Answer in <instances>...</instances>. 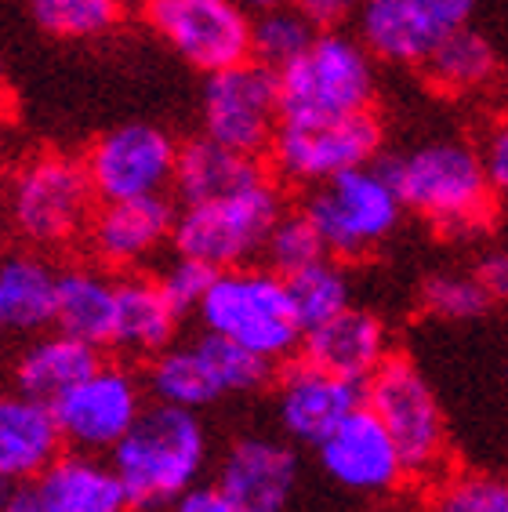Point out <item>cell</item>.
<instances>
[{
  "label": "cell",
  "instance_id": "obj_1",
  "mask_svg": "<svg viewBox=\"0 0 508 512\" xmlns=\"http://www.w3.org/2000/svg\"><path fill=\"white\" fill-rule=\"evenodd\" d=\"M403 207L436 226L443 237H472L494 215V189L479 149L461 138H429L378 160Z\"/></svg>",
  "mask_w": 508,
  "mask_h": 512
},
{
  "label": "cell",
  "instance_id": "obj_2",
  "mask_svg": "<svg viewBox=\"0 0 508 512\" xmlns=\"http://www.w3.org/2000/svg\"><path fill=\"white\" fill-rule=\"evenodd\" d=\"M109 462L124 483L131 509H164L200 483L207 465V429L196 411L157 400L109 451Z\"/></svg>",
  "mask_w": 508,
  "mask_h": 512
},
{
  "label": "cell",
  "instance_id": "obj_3",
  "mask_svg": "<svg viewBox=\"0 0 508 512\" xmlns=\"http://www.w3.org/2000/svg\"><path fill=\"white\" fill-rule=\"evenodd\" d=\"M196 316L204 331L244 345L273 364L302 353L305 327L294 309L287 276L269 266L218 269Z\"/></svg>",
  "mask_w": 508,
  "mask_h": 512
},
{
  "label": "cell",
  "instance_id": "obj_4",
  "mask_svg": "<svg viewBox=\"0 0 508 512\" xmlns=\"http://www.w3.org/2000/svg\"><path fill=\"white\" fill-rule=\"evenodd\" d=\"M360 37L316 33L305 55L280 69L284 120H338L367 113L378 95V66Z\"/></svg>",
  "mask_w": 508,
  "mask_h": 512
},
{
  "label": "cell",
  "instance_id": "obj_5",
  "mask_svg": "<svg viewBox=\"0 0 508 512\" xmlns=\"http://www.w3.org/2000/svg\"><path fill=\"white\" fill-rule=\"evenodd\" d=\"M284 211V193L265 175L262 182L236 189L229 197L182 204L171 247L178 255L200 258L211 269L251 266Z\"/></svg>",
  "mask_w": 508,
  "mask_h": 512
},
{
  "label": "cell",
  "instance_id": "obj_6",
  "mask_svg": "<svg viewBox=\"0 0 508 512\" xmlns=\"http://www.w3.org/2000/svg\"><path fill=\"white\" fill-rule=\"evenodd\" d=\"M302 211L320 229L327 255L356 262L378 251L396 233L403 218V200L378 160L342 171L305 193Z\"/></svg>",
  "mask_w": 508,
  "mask_h": 512
},
{
  "label": "cell",
  "instance_id": "obj_7",
  "mask_svg": "<svg viewBox=\"0 0 508 512\" xmlns=\"http://www.w3.org/2000/svg\"><path fill=\"white\" fill-rule=\"evenodd\" d=\"M95 186L84 160L66 153H37L8 182V222L26 244L62 247L88 233L95 215Z\"/></svg>",
  "mask_w": 508,
  "mask_h": 512
},
{
  "label": "cell",
  "instance_id": "obj_8",
  "mask_svg": "<svg viewBox=\"0 0 508 512\" xmlns=\"http://www.w3.org/2000/svg\"><path fill=\"white\" fill-rule=\"evenodd\" d=\"M367 407L378 414L403 454L411 480H429L443 469L447 422L429 378L407 356H385L367 378Z\"/></svg>",
  "mask_w": 508,
  "mask_h": 512
},
{
  "label": "cell",
  "instance_id": "obj_9",
  "mask_svg": "<svg viewBox=\"0 0 508 512\" xmlns=\"http://www.w3.org/2000/svg\"><path fill=\"white\" fill-rule=\"evenodd\" d=\"M381 146V120L367 109L338 120H284L269 146V160L284 182L313 189L342 171L381 160Z\"/></svg>",
  "mask_w": 508,
  "mask_h": 512
},
{
  "label": "cell",
  "instance_id": "obj_10",
  "mask_svg": "<svg viewBox=\"0 0 508 512\" xmlns=\"http://www.w3.org/2000/svg\"><path fill=\"white\" fill-rule=\"evenodd\" d=\"M200 124L207 138L236 153H247V157L269 153L276 128L284 124L280 73L254 59L207 73L204 95H200Z\"/></svg>",
  "mask_w": 508,
  "mask_h": 512
},
{
  "label": "cell",
  "instance_id": "obj_11",
  "mask_svg": "<svg viewBox=\"0 0 508 512\" xmlns=\"http://www.w3.org/2000/svg\"><path fill=\"white\" fill-rule=\"evenodd\" d=\"M142 19L200 73H218L251 59L254 15L236 0H142Z\"/></svg>",
  "mask_w": 508,
  "mask_h": 512
},
{
  "label": "cell",
  "instance_id": "obj_12",
  "mask_svg": "<svg viewBox=\"0 0 508 512\" xmlns=\"http://www.w3.org/2000/svg\"><path fill=\"white\" fill-rule=\"evenodd\" d=\"M178 149L182 146L157 124L127 120L91 142V149L84 153V168L102 204L164 197L167 189H175Z\"/></svg>",
  "mask_w": 508,
  "mask_h": 512
},
{
  "label": "cell",
  "instance_id": "obj_13",
  "mask_svg": "<svg viewBox=\"0 0 508 512\" xmlns=\"http://www.w3.org/2000/svg\"><path fill=\"white\" fill-rule=\"evenodd\" d=\"M51 407L66 444L84 454H109L138 422V414L146 411L142 382L117 364H102Z\"/></svg>",
  "mask_w": 508,
  "mask_h": 512
},
{
  "label": "cell",
  "instance_id": "obj_14",
  "mask_svg": "<svg viewBox=\"0 0 508 512\" xmlns=\"http://www.w3.org/2000/svg\"><path fill=\"white\" fill-rule=\"evenodd\" d=\"M367 404V382L334 375L298 356L276 382V418L291 440L320 447L352 411Z\"/></svg>",
  "mask_w": 508,
  "mask_h": 512
},
{
  "label": "cell",
  "instance_id": "obj_15",
  "mask_svg": "<svg viewBox=\"0 0 508 512\" xmlns=\"http://www.w3.org/2000/svg\"><path fill=\"white\" fill-rule=\"evenodd\" d=\"M131 509L113 462L69 451L30 483H11L0 512H124Z\"/></svg>",
  "mask_w": 508,
  "mask_h": 512
},
{
  "label": "cell",
  "instance_id": "obj_16",
  "mask_svg": "<svg viewBox=\"0 0 508 512\" xmlns=\"http://www.w3.org/2000/svg\"><path fill=\"white\" fill-rule=\"evenodd\" d=\"M316 454L323 473L352 494H392L403 480H411L392 433L367 404L352 411Z\"/></svg>",
  "mask_w": 508,
  "mask_h": 512
},
{
  "label": "cell",
  "instance_id": "obj_17",
  "mask_svg": "<svg viewBox=\"0 0 508 512\" xmlns=\"http://www.w3.org/2000/svg\"><path fill=\"white\" fill-rule=\"evenodd\" d=\"M178 211L167 197L106 200L88 222L91 255L106 269H138L157 258L175 237Z\"/></svg>",
  "mask_w": 508,
  "mask_h": 512
},
{
  "label": "cell",
  "instance_id": "obj_18",
  "mask_svg": "<svg viewBox=\"0 0 508 512\" xmlns=\"http://www.w3.org/2000/svg\"><path fill=\"white\" fill-rule=\"evenodd\" d=\"M215 483L236 512H287L298 487V454L284 440L244 436L225 451Z\"/></svg>",
  "mask_w": 508,
  "mask_h": 512
},
{
  "label": "cell",
  "instance_id": "obj_19",
  "mask_svg": "<svg viewBox=\"0 0 508 512\" xmlns=\"http://www.w3.org/2000/svg\"><path fill=\"white\" fill-rule=\"evenodd\" d=\"M66 436L48 400L22 393H0V483H30L62 458Z\"/></svg>",
  "mask_w": 508,
  "mask_h": 512
},
{
  "label": "cell",
  "instance_id": "obj_20",
  "mask_svg": "<svg viewBox=\"0 0 508 512\" xmlns=\"http://www.w3.org/2000/svg\"><path fill=\"white\" fill-rule=\"evenodd\" d=\"M302 356L309 364L334 371V375L367 382L381 367V360L389 356V335L374 313L349 306L305 331Z\"/></svg>",
  "mask_w": 508,
  "mask_h": 512
},
{
  "label": "cell",
  "instance_id": "obj_21",
  "mask_svg": "<svg viewBox=\"0 0 508 512\" xmlns=\"http://www.w3.org/2000/svg\"><path fill=\"white\" fill-rule=\"evenodd\" d=\"M178 309L160 291L157 276L127 273L117 280V327L113 349L135 360H153L175 345Z\"/></svg>",
  "mask_w": 508,
  "mask_h": 512
},
{
  "label": "cell",
  "instance_id": "obj_22",
  "mask_svg": "<svg viewBox=\"0 0 508 512\" xmlns=\"http://www.w3.org/2000/svg\"><path fill=\"white\" fill-rule=\"evenodd\" d=\"M62 273L37 251L0 255V313L11 331H44L59 316Z\"/></svg>",
  "mask_w": 508,
  "mask_h": 512
},
{
  "label": "cell",
  "instance_id": "obj_23",
  "mask_svg": "<svg viewBox=\"0 0 508 512\" xmlns=\"http://www.w3.org/2000/svg\"><path fill=\"white\" fill-rule=\"evenodd\" d=\"M265 168L258 157L236 153L222 146L215 138H189L178 149V168H175V193L182 204H204V200L229 197L236 189H247L262 182Z\"/></svg>",
  "mask_w": 508,
  "mask_h": 512
},
{
  "label": "cell",
  "instance_id": "obj_24",
  "mask_svg": "<svg viewBox=\"0 0 508 512\" xmlns=\"http://www.w3.org/2000/svg\"><path fill=\"white\" fill-rule=\"evenodd\" d=\"M356 37L378 62L389 66H421L440 33L411 0H360Z\"/></svg>",
  "mask_w": 508,
  "mask_h": 512
},
{
  "label": "cell",
  "instance_id": "obj_25",
  "mask_svg": "<svg viewBox=\"0 0 508 512\" xmlns=\"http://www.w3.org/2000/svg\"><path fill=\"white\" fill-rule=\"evenodd\" d=\"M98 367H102L98 345L84 342L77 335H66V331H55V335H40L19 356L15 385H19L22 393L55 404L73 385H80L88 375H95Z\"/></svg>",
  "mask_w": 508,
  "mask_h": 512
},
{
  "label": "cell",
  "instance_id": "obj_26",
  "mask_svg": "<svg viewBox=\"0 0 508 512\" xmlns=\"http://www.w3.org/2000/svg\"><path fill=\"white\" fill-rule=\"evenodd\" d=\"M117 280L106 269L73 266L62 273L59 284V316L55 327L66 335H77L91 345H113L117 327Z\"/></svg>",
  "mask_w": 508,
  "mask_h": 512
},
{
  "label": "cell",
  "instance_id": "obj_27",
  "mask_svg": "<svg viewBox=\"0 0 508 512\" xmlns=\"http://www.w3.org/2000/svg\"><path fill=\"white\" fill-rule=\"evenodd\" d=\"M146 385L153 400L186 407V411H204V407L218 404L225 396L215 367H211L196 338L189 345H171L160 356H153L146 371Z\"/></svg>",
  "mask_w": 508,
  "mask_h": 512
},
{
  "label": "cell",
  "instance_id": "obj_28",
  "mask_svg": "<svg viewBox=\"0 0 508 512\" xmlns=\"http://www.w3.org/2000/svg\"><path fill=\"white\" fill-rule=\"evenodd\" d=\"M421 73L432 88L443 95H469V91L487 88L498 73V51L479 30H450L432 44V51L421 62Z\"/></svg>",
  "mask_w": 508,
  "mask_h": 512
},
{
  "label": "cell",
  "instance_id": "obj_29",
  "mask_svg": "<svg viewBox=\"0 0 508 512\" xmlns=\"http://www.w3.org/2000/svg\"><path fill=\"white\" fill-rule=\"evenodd\" d=\"M287 287H291L294 309H298V320H302L305 331L352 306L349 269H345L342 258L334 255H323L313 266L291 273L287 276Z\"/></svg>",
  "mask_w": 508,
  "mask_h": 512
},
{
  "label": "cell",
  "instance_id": "obj_30",
  "mask_svg": "<svg viewBox=\"0 0 508 512\" xmlns=\"http://www.w3.org/2000/svg\"><path fill=\"white\" fill-rule=\"evenodd\" d=\"M124 0H30V15L48 37L95 40L124 22Z\"/></svg>",
  "mask_w": 508,
  "mask_h": 512
},
{
  "label": "cell",
  "instance_id": "obj_31",
  "mask_svg": "<svg viewBox=\"0 0 508 512\" xmlns=\"http://www.w3.org/2000/svg\"><path fill=\"white\" fill-rule=\"evenodd\" d=\"M316 33L320 30H316L313 22L305 19L294 4L262 11V15H254V26H251V59L280 73V69L291 66L298 55L309 51Z\"/></svg>",
  "mask_w": 508,
  "mask_h": 512
},
{
  "label": "cell",
  "instance_id": "obj_32",
  "mask_svg": "<svg viewBox=\"0 0 508 512\" xmlns=\"http://www.w3.org/2000/svg\"><path fill=\"white\" fill-rule=\"evenodd\" d=\"M323 255H327V247H323L320 229L313 226V218L305 215L302 207L298 211H284L262 247L265 266L276 269L280 276H291L298 269L313 266Z\"/></svg>",
  "mask_w": 508,
  "mask_h": 512
},
{
  "label": "cell",
  "instance_id": "obj_33",
  "mask_svg": "<svg viewBox=\"0 0 508 512\" xmlns=\"http://www.w3.org/2000/svg\"><path fill=\"white\" fill-rule=\"evenodd\" d=\"M421 306L440 320H476L494 306V298L476 273H436L421 284Z\"/></svg>",
  "mask_w": 508,
  "mask_h": 512
},
{
  "label": "cell",
  "instance_id": "obj_34",
  "mask_svg": "<svg viewBox=\"0 0 508 512\" xmlns=\"http://www.w3.org/2000/svg\"><path fill=\"white\" fill-rule=\"evenodd\" d=\"M429 512H508V480L483 473L443 480Z\"/></svg>",
  "mask_w": 508,
  "mask_h": 512
},
{
  "label": "cell",
  "instance_id": "obj_35",
  "mask_svg": "<svg viewBox=\"0 0 508 512\" xmlns=\"http://www.w3.org/2000/svg\"><path fill=\"white\" fill-rule=\"evenodd\" d=\"M215 273L218 269H211L207 262H200V258L178 255L175 251V258L157 273V284L167 295V302L186 316V313H196V309H200L207 287L215 284Z\"/></svg>",
  "mask_w": 508,
  "mask_h": 512
},
{
  "label": "cell",
  "instance_id": "obj_36",
  "mask_svg": "<svg viewBox=\"0 0 508 512\" xmlns=\"http://www.w3.org/2000/svg\"><path fill=\"white\" fill-rule=\"evenodd\" d=\"M479 160H483V171H487V182L494 189V197L508 200V117L494 120L483 138L476 142Z\"/></svg>",
  "mask_w": 508,
  "mask_h": 512
},
{
  "label": "cell",
  "instance_id": "obj_37",
  "mask_svg": "<svg viewBox=\"0 0 508 512\" xmlns=\"http://www.w3.org/2000/svg\"><path fill=\"white\" fill-rule=\"evenodd\" d=\"M411 4L429 19V26L440 37H447L450 30L469 26L472 11H476V0H411Z\"/></svg>",
  "mask_w": 508,
  "mask_h": 512
},
{
  "label": "cell",
  "instance_id": "obj_38",
  "mask_svg": "<svg viewBox=\"0 0 508 512\" xmlns=\"http://www.w3.org/2000/svg\"><path fill=\"white\" fill-rule=\"evenodd\" d=\"M294 8L302 11L316 30L327 33V30H342L345 22L356 19L360 0H294Z\"/></svg>",
  "mask_w": 508,
  "mask_h": 512
},
{
  "label": "cell",
  "instance_id": "obj_39",
  "mask_svg": "<svg viewBox=\"0 0 508 512\" xmlns=\"http://www.w3.org/2000/svg\"><path fill=\"white\" fill-rule=\"evenodd\" d=\"M171 512H236V505L225 498L218 483H196L171 505Z\"/></svg>",
  "mask_w": 508,
  "mask_h": 512
},
{
  "label": "cell",
  "instance_id": "obj_40",
  "mask_svg": "<svg viewBox=\"0 0 508 512\" xmlns=\"http://www.w3.org/2000/svg\"><path fill=\"white\" fill-rule=\"evenodd\" d=\"M472 273L479 276V284L487 287V295L494 298V302L508 298V247L505 251H490V255H483Z\"/></svg>",
  "mask_w": 508,
  "mask_h": 512
},
{
  "label": "cell",
  "instance_id": "obj_41",
  "mask_svg": "<svg viewBox=\"0 0 508 512\" xmlns=\"http://www.w3.org/2000/svg\"><path fill=\"white\" fill-rule=\"evenodd\" d=\"M244 11L251 15H262V11H273V8H284V4H294V0H236Z\"/></svg>",
  "mask_w": 508,
  "mask_h": 512
},
{
  "label": "cell",
  "instance_id": "obj_42",
  "mask_svg": "<svg viewBox=\"0 0 508 512\" xmlns=\"http://www.w3.org/2000/svg\"><path fill=\"white\" fill-rule=\"evenodd\" d=\"M8 487H11V483H0V502H4V494H8Z\"/></svg>",
  "mask_w": 508,
  "mask_h": 512
},
{
  "label": "cell",
  "instance_id": "obj_43",
  "mask_svg": "<svg viewBox=\"0 0 508 512\" xmlns=\"http://www.w3.org/2000/svg\"><path fill=\"white\" fill-rule=\"evenodd\" d=\"M4 327H8V324H4V313H0V331H4Z\"/></svg>",
  "mask_w": 508,
  "mask_h": 512
}]
</instances>
